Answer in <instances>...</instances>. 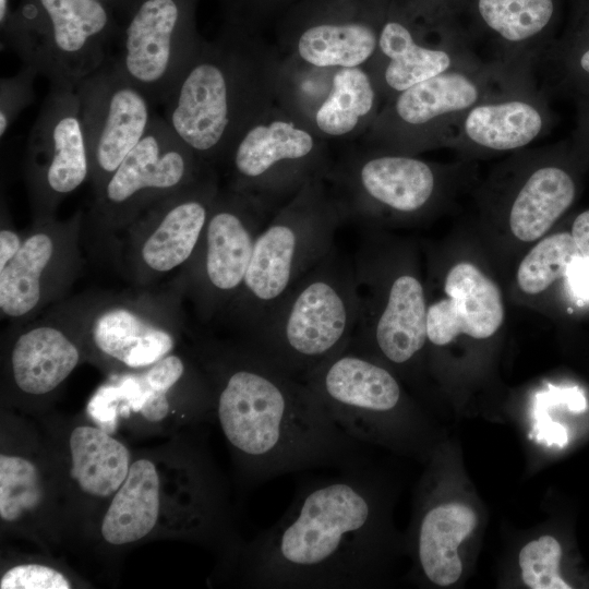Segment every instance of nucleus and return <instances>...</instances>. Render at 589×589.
Returning a JSON list of instances; mask_svg holds the SVG:
<instances>
[{"label": "nucleus", "instance_id": "cd10ccee", "mask_svg": "<svg viewBox=\"0 0 589 589\" xmlns=\"http://www.w3.org/2000/svg\"><path fill=\"white\" fill-rule=\"evenodd\" d=\"M160 510V478L153 461L139 459L130 465L128 476L103 518L100 532L110 544L141 540L155 527Z\"/></svg>", "mask_w": 589, "mask_h": 589}, {"label": "nucleus", "instance_id": "6ab92c4d", "mask_svg": "<svg viewBox=\"0 0 589 589\" xmlns=\"http://www.w3.org/2000/svg\"><path fill=\"white\" fill-rule=\"evenodd\" d=\"M32 219L56 216L89 177L76 87L50 86L31 129L23 165Z\"/></svg>", "mask_w": 589, "mask_h": 589}, {"label": "nucleus", "instance_id": "4c0bfd02", "mask_svg": "<svg viewBox=\"0 0 589 589\" xmlns=\"http://www.w3.org/2000/svg\"><path fill=\"white\" fill-rule=\"evenodd\" d=\"M294 0H224L227 22L257 32L259 25L269 15L286 8Z\"/></svg>", "mask_w": 589, "mask_h": 589}, {"label": "nucleus", "instance_id": "f8f14e48", "mask_svg": "<svg viewBox=\"0 0 589 589\" xmlns=\"http://www.w3.org/2000/svg\"><path fill=\"white\" fill-rule=\"evenodd\" d=\"M483 61L456 12L388 0L375 53L364 68L384 104L417 83Z\"/></svg>", "mask_w": 589, "mask_h": 589}, {"label": "nucleus", "instance_id": "7c9ffc66", "mask_svg": "<svg viewBox=\"0 0 589 589\" xmlns=\"http://www.w3.org/2000/svg\"><path fill=\"white\" fill-rule=\"evenodd\" d=\"M71 474L80 489L95 497L113 495L130 468L128 448L104 430L76 426L70 435Z\"/></svg>", "mask_w": 589, "mask_h": 589}, {"label": "nucleus", "instance_id": "0eeeda50", "mask_svg": "<svg viewBox=\"0 0 589 589\" xmlns=\"http://www.w3.org/2000/svg\"><path fill=\"white\" fill-rule=\"evenodd\" d=\"M1 32L22 65L50 86L76 87L108 60L116 23L97 0H22Z\"/></svg>", "mask_w": 589, "mask_h": 589}, {"label": "nucleus", "instance_id": "4468645a", "mask_svg": "<svg viewBox=\"0 0 589 589\" xmlns=\"http://www.w3.org/2000/svg\"><path fill=\"white\" fill-rule=\"evenodd\" d=\"M377 241L365 235L353 257L360 310L347 348L405 365L428 341V303L413 273L394 272Z\"/></svg>", "mask_w": 589, "mask_h": 589}, {"label": "nucleus", "instance_id": "2f4dec72", "mask_svg": "<svg viewBox=\"0 0 589 589\" xmlns=\"http://www.w3.org/2000/svg\"><path fill=\"white\" fill-rule=\"evenodd\" d=\"M335 69L309 65L281 56L275 104L310 128L314 113L329 93Z\"/></svg>", "mask_w": 589, "mask_h": 589}, {"label": "nucleus", "instance_id": "f3484780", "mask_svg": "<svg viewBox=\"0 0 589 589\" xmlns=\"http://www.w3.org/2000/svg\"><path fill=\"white\" fill-rule=\"evenodd\" d=\"M196 0H132L115 67L152 104L167 100L203 38Z\"/></svg>", "mask_w": 589, "mask_h": 589}, {"label": "nucleus", "instance_id": "dca6fc26", "mask_svg": "<svg viewBox=\"0 0 589 589\" xmlns=\"http://www.w3.org/2000/svg\"><path fill=\"white\" fill-rule=\"evenodd\" d=\"M85 214L32 219L15 256L0 268V314L10 323L29 321L60 302L83 266Z\"/></svg>", "mask_w": 589, "mask_h": 589}, {"label": "nucleus", "instance_id": "a878e982", "mask_svg": "<svg viewBox=\"0 0 589 589\" xmlns=\"http://www.w3.org/2000/svg\"><path fill=\"white\" fill-rule=\"evenodd\" d=\"M446 297L428 304V341L445 346L458 335L476 339L494 335L504 321L497 285L469 262L454 265L444 283Z\"/></svg>", "mask_w": 589, "mask_h": 589}, {"label": "nucleus", "instance_id": "ddd939ff", "mask_svg": "<svg viewBox=\"0 0 589 589\" xmlns=\"http://www.w3.org/2000/svg\"><path fill=\"white\" fill-rule=\"evenodd\" d=\"M276 211L254 195L220 187L197 247L176 276L201 323L219 322L236 298L255 240Z\"/></svg>", "mask_w": 589, "mask_h": 589}, {"label": "nucleus", "instance_id": "20e7f679", "mask_svg": "<svg viewBox=\"0 0 589 589\" xmlns=\"http://www.w3.org/2000/svg\"><path fill=\"white\" fill-rule=\"evenodd\" d=\"M359 310L353 260L335 244L255 328L237 338L302 381L348 347Z\"/></svg>", "mask_w": 589, "mask_h": 589}, {"label": "nucleus", "instance_id": "c85d7f7f", "mask_svg": "<svg viewBox=\"0 0 589 589\" xmlns=\"http://www.w3.org/2000/svg\"><path fill=\"white\" fill-rule=\"evenodd\" d=\"M476 526L474 512L458 503L435 506L423 515L418 529L417 554L426 579L438 586L458 580L462 564L457 548Z\"/></svg>", "mask_w": 589, "mask_h": 589}, {"label": "nucleus", "instance_id": "5701e85b", "mask_svg": "<svg viewBox=\"0 0 589 589\" xmlns=\"http://www.w3.org/2000/svg\"><path fill=\"white\" fill-rule=\"evenodd\" d=\"M554 123L549 95L533 76L470 108L445 147L468 157L516 152L545 136Z\"/></svg>", "mask_w": 589, "mask_h": 589}, {"label": "nucleus", "instance_id": "9d476101", "mask_svg": "<svg viewBox=\"0 0 589 589\" xmlns=\"http://www.w3.org/2000/svg\"><path fill=\"white\" fill-rule=\"evenodd\" d=\"M211 168L176 136L163 117L154 115L141 141L94 193L84 229L96 247L113 250L119 236L144 211Z\"/></svg>", "mask_w": 589, "mask_h": 589}, {"label": "nucleus", "instance_id": "72a5a7b5", "mask_svg": "<svg viewBox=\"0 0 589 589\" xmlns=\"http://www.w3.org/2000/svg\"><path fill=\"white\" fill-rule=\"evenodd\" d=\"M39 471L28 459L0 455V517L15 522L41 502Z\"/></svg>", "mask_w": 589, "mask_h": 589}, {"label": "nucleus", "instance_id": "b1692460", "mask_svg": "<svg viewBox=\"0 0 589 589\" xmlns=\"http://www.w3.org/2000/svg\"><path fill=\"white\" fill-rule=\"evenodd\" d=\"M562 0H464L460 19L474 45L503 65L536 73L555 40Z\"/></svg>", "mask_w": 589, "mask_h": 589}, {"label": "nucleus", "instance_id": "f257e3e1", "mask_svg": "<svg viewBox=\"0 0 589 589\" xmlns=\"http://www.w3.org/2000/svg\"><path fill=\"white\" fill-rule=\"evenodd\" d=\"M197 361L221 431L252 481L317 467H360L359 442L299 378L244 341L202 339Z\"/></svg>", "mask_w": 589, "mask_h": 589}, {"label": "nucleus", "instance_id": "f704fd0d", "mask_svg": "<svg viewBox=\"0 0 589 589\" xmlns=\"http://www.w3.org/2000/svg\"><path fill=\"white\" fill-rule=\"evenodd\" d=\"M561 557L562 548L551 536L527 543L519 553L525 585L531 589H570L558 573Z\"/></svg>", "mask_w": 589, "mask_h": 589}, {"label": "nucleus", "instance_id": "37998d69", "mask_svg": "<svg viewBox=\"0 0 589 589\" xmlns=\"http://www.w3.org/2000/svg\"><path fill=\"white\" fill-rule=\"evenodd\" d=\"M10 0H0V25L2 26L11 14Z\"/></svg>", "mask_w": 589, "mask_h": 589}, {"label": "nucleus", "instance_id": "9b49d317", "mask_svg": "<svg viewBox=\"0 0 589 589\" xmlns=\"http://www.w3.org/2000/svg\"><path fill=\"white\" fill-rule=\"evenodd\" d=\"M447 170L417 155L346 149L327 173L342 224L373 226L418 217L437 202Z\"/></svg>", "mask_w": 589, "mask_h": 589}, {"label": "nucleus", "instance_id": "7ed1b4c3", "mask_svg": "<svg viewBox=\"0 0 589 589\" xmlns=\"http://www.w3.org/2000/svg\"><path fill=\"white\" fill-rule=\"evenodd\" d=\"M281 55L257 32L227 22L202 40L164 103V119L204 164L220 166L240 134L275 104Z\"/></svg>", "mask_w": 589, "mask_h": 589}, {"label": "nucleus", "instance_id": "bb28decb", "mask_svg": "<svg viewBox=\"0 0 589 589\" xmlns=\"http://www.w3.org/2000/svg\"><path fill=\"white\" fill-rule=\"evenodd\" d=\"M382 105V97L364 67L336 68L329 93L310 128L327 142L361 139Z\"/></svg>", "mask_w": 589, "mask_h": 589}, {"label": "nucleus", "instance_id": "473e14b6", "mask_svg": "<svg viewBox=\"0 0 589 589\" xmlns=\"http://www.w3.org/2000/svg\"><path fill=\"white\" fill-rule=\"evenodd\" d=\"M580 255L572 233L551 235L537 243L521 260L517 284L521 291L537 294L556 279L565 277L572 263Z\"/></svg>", "mask_w": 589, "mask_h": 589}, {"label": "nucleus", "instance_id": "412c9836", "mask_svg": "<svg viewBox=\"0 0 589 589\" xmlns=\"http://www.w3.org/2000/svg\"><path fill=\"white\" fill-rule=\"evenodd\" d=\"M302 382L333 421L358 442L383 438L387 418L402 404L394 374L377 359L349 348L324 361Z\"/></svg>", "mask_w": 589, "mask_h": 589}, {"label": "nucleus", "instance_id": "79ce46f5", "mask_svg": "<svg viewBox=\"0 0 589 589\" xmlns=\"http://www.w3.org/2000/svg\"><path fill=\"white\" fill-rule=\"evenodd\" d=\"M570 233L580 255L589 259V208L575 218Z\"/></svg>", "mask_w": 589, "mask_h": 589}, {"label": "nucleus", "instance_id": "c756f323", "mask_svg": "<svg viewBox=\"0 0 589 589\" xmlns=\"http://www.w3.org/2000/svg\"><path fill=\"white\" fill-rule=\"evenodd\" d=\"M572 17L539 62L541 88L575 100L589 96V0L574 3Z\"/></svg>", "mask_w": 589, "mask_h": 589}, {"label": "nucleus", "instance_id": "1a4fd4ad", "mask_svg": "<svg viewBox=\"0 0 589 589\" xmlns=\"http://www.w3.org/2000/svg\"><path fill=\"white\" fill-rule=\"evenodd\" d=\"M328 143L274 104L240 134L219 167L226 187L278 208L306 183L326 178L334 163Z\"/></svg>", "mask_w": 589, "mask_h": 589}, {"label": "nucleus", "instance_id": "39448f33", "mask_svg": "<svg viewBox=\"0 0 589 589\" xmlns=\"http://www.w3.org/2000/svg\"><path fill=\"white\" fill-rule=\"evenodd\" d=\"M342 219L325 179L306 183L260 231L238 294L220 323L248 335L335 245Z\"/></svg>", "mask_w": 589, "mask_h": 589}, {"label": "nucleus", "instance_id": "e433bc0d", "mask_svg": "<svg viewBox=\"0 0 589 589\" xmlns=\"http://www.w3.org/2000/svg\"><path fill=\"white\" fill-rule=\"evenodd\" d=\"M1 589H69L71 582L59 570L40 564H22L8 569Z\"/></svg>", "mask_w": 589, "mask_h": 589}, {"label": "nucleus", "instance_id": "423d86ee", "mask_svg": "<svg viewBox=\"0 0 589 589\" xmlns=\"http://www.w3.org/2000/svg\"><path fill=\"white\" fill-rule=\"evenodd\" d=\"M533 76L494 60L441 73L386 100L360 145L409 155L445 147L470 108Z\"/></svg>", "mask_w": 589, "mask_h": 589}, {"label": "nucleus", "instance_id": "c03bdc74", "mask_svg": "<svg viewBox=\"0 0 589 589\" xmlns=\"http://www.w3.org/2000/svg\"><path fill=\"white\" fill-rule=\"evenodd\" d=\"M97 1L105 3L109 8H112L115 5H118L120 8H127V11L129 10L132 2V0H97Z\"/></svg>", "mask_w": 589, "mask_h": 589}, {"label": "nucleus", "instance_id": "58836bf2", "mask_svg": "<svg viewBox=\"0 0 589 589\" xmlns=\"http://www.w3.org/2000/svg\"><path fill=\"white\" fill-rule=\"evenodd\" d=\"M24 232L15 229L7 215L1 213L0 227V268L4 267L19 252Z\"/></svg>", "mask_w": 589, "mask_h": 589}, {"label": "nucleus", "instance_id": "f03ea898", "mask_svg": "<svg viewBox=\"0 0 589 589\" xmlns=\"http://www.w3.org/2000/svg\"><path fill=\"white\" fill-rule=\"evenodd\" d=\"M374 489L360 467L312 479L242 553L245 580L266 589H357L383 543Z\"/></svg>", "mask_w": 589, "mask_h": 589}, {"label": "nucleus", "instance_id": "4be33fe9", "mask_svg": "<svg viewBox=\"0 0 589 589\" xmlns=\"http://www.w3.org/2000/svg\"><path fill=\"white\" fill-rule=\"evenodd\" d=\"M84 354L77 297L63 299L29 321L12 323L10 381L26 396H46L69 377Z\"/></svg>", "mask_w": 589, "mask_h": 589}, {"label": "nucleus", "instance_id": "ea45409f", "mask_svg": "<svg viewBox=\"0 0 589 589\" xmlns=\"http://www.w3.org/2000/svg\"><path fill=\"white\" fill-rule=\"evenodd\" d=\"M572 141L579 153L589 157V96L576 99V124Z\"/></svg>", "mask_w": 589, "mask_h": 589}, {"label": "nucleus", "instance_id": "a19ab883", "mask_svg": "<svg viewBox=\"0 0 589 589\" xmlns=\"http://www.w3.org/2000/svg\"><path fill=\"white\" fill-rule=\"evenodd\" d=\"M572 291L579 298L589 299V259L579 256L569 266L566 276Z\"/></svg>", "mask_w": 589, "mask_h": 589}, {"label": "nucleus", "instance_id": "aec40b11", "mask_svg": "<svg viewBox=\"0 0 589 589\" xmlns=\"http://www.w3.org/2000/svg\"><path fill=\"white\" fill-rule=\"evenodd\" d=\"M93 193L146 133L154 115L148 98L107 60L77 86Z\"/></svg>", "mask_w": 589, "mask_h": 589}, {"label": "nucleus", "instance_id": "393cba45", "mask_svg": "<svg viewBox=\"0 0 589 589\" xmlns=\"http://www.w3.org/2000/svg\"><path fill=\"white\" fill-rule=\"evenodd\" d=\"M582 157L572 139L518 155L507 206L508 226L518 240L539 239L572 206L577 194L574 165Z\"/></svg>", "mask_w": 589, "mask_h": 589}, {"label": "nucleus", "instance_id": "a211bd4d", "mask_svg": "<svg viewBox=\"0 0 589 589\" xmlns=\"http://www.w3.org/2000/svg\"><path fill=\"white\" fill-rule=\"evenodd\" d=\"M388 0H303L277 34V49L318 68L365 67L373 58Z\"/></svg>", "mask_w": 589, "mask_h": 589}, {"label": "nucleus", "instance_id": "c9c22d12", "mask_svg": "<svg viewBox=\"0 0 589 589\" xmlns=\"http://www.w3.org/2000/svg\"><path fill=\"white\" fill-rule=\"evenodd\" d=\"M38 74L22 65L14 75L4 77L0 84V136L3 137L20 113L34 99V81Z\"/></svg>", "mask_w": 589, "mask_h": 589}, {"label": "nucleus", "instance_id": "2eb2a0df", "mask_svg": "<svg viewBox=\"0 0 589 589\" xmlns=\"http://www.w3.org/2000/svg\"><path fill=\"white\" fill-rule=\"evenodd\" d=\"M220 189L211 168L192 183L159 200L119 236V267L135 287L155 286L192 256Z\"/></svg>", "mask_w": 589, "mask_h": 589}, {"label": "nucleus", "instance_id": "6e6552de", "mask_svg": "<svg viewBox=\"0 0 589 589\" xmlns=\"http://www.w3.org/2000/svg\"><path fill=\"white\" fill-rule=\"evenodd\" d=\"M184 289L166 287L77 296L85 354L108 365L143 370L172 353L184 330Z\"/></svg>", "mask_w": 589, "mask_h": 589}]
</instances>
